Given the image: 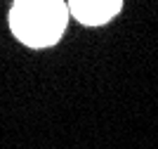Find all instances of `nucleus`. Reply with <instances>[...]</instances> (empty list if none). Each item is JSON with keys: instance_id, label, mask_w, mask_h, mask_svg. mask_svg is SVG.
Returning <instances> with one entry per match:
<instances>
[{"instance_id": "nucleus-2", "label": "nucleus", "mask_w": 158, "mask_h": 149, "mask_svg": "<svg viewBox=\"0 0 158 149\" xmlns=\"http://www.w3.org/2000/svg\"><path fill=\"white\" fill-rule=\"evenodd\" d=\"M120 7H123L120 0H73V2H69V12L80 24L99 26L113 19L120 12Z\"/></svg>"}, {"instance_id": "nucleus-1", "label": "nucleus", "mask_w": 158, "mask_h": 149, "mask_svg": "<svg viewBox=\"0 0 158 149\" xmlns=\"http://www.w3.org/2000/svg\"><path fill=\"white\" fill-rule=\"evenodd\" d=\"M69 19V5L59 0H21L10 12L14 36L33 47L52 45Z\"/></svg>"}]
</instances>
